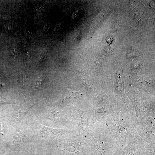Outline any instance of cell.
Returning a JSON list of instances; mask_svg holds the SVG:
<instances>
[{"label": "cell", "mask_w": 155, "mask_h": 155, "mask_svg": "<svg viewBox=\"0 0 155 155\" xmlns=\"http://www.w3.org/2000/svg\"><path fill=\"white\" fill-rule=\"evenodd\" d=\"M137 117L131 113L119 112L110 114L102 121V130L123 149L127 145L128 136L136 129Z\"/></svg>", "instance_id": "cell-1"}, {"label": "cell", "mask_w": 155, "mask_h": 155, "mask_svg": "<svg viewBox=\"0 0 155 155\" xmlns=\"http://www.w3.org/2000/svg\"><path fill=\"white\" fill-rule=\"evenodd\" d=\"M88 138L102 155H117L123 149L102 130L92 133Z\"/></svg>", "instance_id": "cell-2"}, {"label": "cell", "mask_w": 155, "mask_h": 155, "mask_svg": "<svg viewBox=\"0 0 155 155\" xmlns=\"http://www.w3.org/2000/svg\"><path fill=\"white\" fill-rule=\"evenodd\" d=\"M136 131L144 142H155L154 111H150L142 117H137Z\"/></svg>", "instance_id": "cell-3"}, {"label": "cell", "mask_w": 155, "mask_h": 155, "mask_svg": "<svg viewBox=\"0 0 155 155\" xmlns=\"http://www.w3.org/2000/svg\"><path fill=\"white\" fill-rule=\"evenodd\" d=\"M126 146L117 155H146L144 142L136 129L128 137Z\"/></svg>", "instance_id": "cell-4"}, {"label": "cell", "mask_w": 155, "mask_h": 155, "mask_svg": "<svg viewBox=\"0 0 155 155\" xmlns=\"http://www.w3.org/2000/svg\"><path fill=\"white\" fill-rule=\"evenodd\" d=\"M75 119L79 126L82 132L88 137L91 135L88 125V119L80 111H77L75 113Z\"/></svg>", "instance_id": "cell-5"}, {"label": "cell", "mask_w": 155, "mask_h": 155, "mask_svg": "<svg viewBox=\"0 0 155 155\" xmlns=\"http://www.w3.org/2000/svg\"><path fill=\"white\" fill-rule=\"evenodd\" d=\"M40 132L42 136L52 137L61 134L62 131L59 130L46 127L38 123Z\"/></svg>", "instance_id": "cell-6"}, {"label": "cell", "mask_w": 155, "mask_h": 155, "mask_svg": "<svg viewBox=\"0 0 155 155\" xmlns=\"http://www.w3.org/2000/svg\"><path fill=\"white\" fill-rule=\"evenodd\" d=\"M144 142L146 155H155V142Z\"/></svg>", "instance_id": "cell-7"}, {"label": "cell", "mask_w": 155, "mask_h": 155, "mask_svg": "<svg viewBox=\"0 0 155 155\" xmlns=\"http://www.w3.org/2000/svg\"><path fill=\"white\" fill-rule=\"evenodd\" d=\"M23 136L20 133H17L15 135L14 137L15 142L18 143L21 142L23 140Z\"/></svg>", "instance_id": "cell-8"}, {"label": "cell", "mask_w": 155, "mask_h": 155, "mask_svg": "<svg viewBox=\"0 0 155 155\" xmlns=\"http://www.w3.org/2000/svg\"><path fill=\"white\" fill-rule=\"evenodd\" d=\"M24 34L28 38H31L32 37V34L31 31L29 30H26L24 32Z\"/></svg>", "instance_id": "cell-9"}, {"label": "cell", "mask_w": 155, "mask_h": 155, "mask_svg": "<svg viewBox=\"0 0 155 155\" xmlns=\"http://www.w3.org/2000/svg\"><path fill=\"white\" fill-rule=\"evenodd\" d=\"M103 53L104 54H105V55H110L111 54V50H110V49L108 48H105L103 50Z\"/></svg>", "instance_id": "cell-10"}, {"label": "cell", "mask_w": 155, "mask_h": 155, "mask_svg": "<svg viewBox=\"0 0 155 155\" xmlns=\"http://www.w3.org/2000/svg\"><path fill=\"white\" fill-rule=\"evenodd\" d=\"M106 40L109 44H110L113 40V37L111 36H108L106 38Z\"/></svg>", "instance_id": "cell-11"}, {"label": "cell", "mask_w": 155, "mask_h": 155, "mask_svg": "<svg viewBox=\"0 0 155 155\" xmlns=\"http://www.w3.org/2000/svg\"><path fill=\"white\" fill-rule=\"evenodd\" d=\"M50 28V25L49 24H46L44 27V29L45 30H48Z\"/></svg>", "instance_id": "cell-12"}]
</instances>
